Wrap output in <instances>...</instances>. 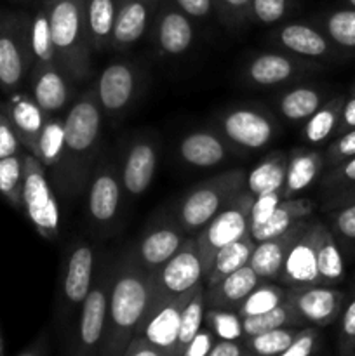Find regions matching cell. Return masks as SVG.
<instances>
[{"instance_id":"91938a15","label":"cell","mask_w":355,"mask_h":356,"mask_svg":"<svg viewBox=\"0 0 355 356\" xmlns=\"http://www.w3.org/2000/svg\"><path fill=\"white\" fill-rule=\"evenodd\" d=\"M352 129H355V94H352L350 97L345 99L343 108H341L340 125H338L336 136L352 131Z\"/></svg>"},{"instance_id":"9c48e42d","label":"cell","mask_w":355,"mask_h":356,"mask_svg":"<svg viewBox=\"0 0 355 356\" xmlns=\"http://www.w3.org/2000/svg\"><path fill=\"white\" fill-rule=\"evenodd\" d=\"M221 136L230 148L240 152L263 149L277 138V122L267 111L253 106H237L219 118Z\"/></svg>"},{"instance_id":"52a82bcc","label":"cell","mask_w":355,"mask_h":356,"mask_svg":"<svg viewBox=\"0 0 355 356\" xmlns=\"http://www.w3.org/2000/svg\"><path fill=\"white\" fill-rule=\"evenodd\" d=\"M23 211L42 238L54 242L59 236V207L40 160L24 153Z\"/></svg>"},{"instance_id":"2e32d148","label":"cell","mask_w":355,"mask_h":356,"mask_svg":"<svg viewBox=\"0 0 355 356\" xmlns=\"http://www.w3.org/2000/svg\"><path fill=\"white\" fill-rule=\"evenodd\" d=\"M141 75L132 63L117 61L101 70L94 89L101 111L110 117L124 113L134 103Z\"/></svg>"},{"instance_id":"e0dca14e","label":"cell","mask_w":355,"mask_h":356,"mask_svg":"<svg viewBox=\"0 0 355 356\" xmlns=\"http://www.w3.org/2000/svg\"><path fill=\"white\" fill-rule=\"evenodd\" d=\"M274 42L287 54L317 65L338 61L345 56L319 26L308 23H285L274 33Z\"/></svg>"},{"instance_id":"11a10c76","label":"cell","mask_w":355,"mask_h":356,"mask_svg":"<svg viewBox=\"0 0 355 356\" xmlns=\"http://www.w3.org/2000/svg\"><path fill=\"white\" fill-rule=\"evenodd\" d=\"M216 341L218 339L214 337L212 330L204 323V327L198 330V334L191 339V343L184 348L181 356H207L209 351L216 344Z\"/></svg>"},{"instance_id":"7402d4cb","label":"cell","mask_w":355,"mask_h":356,"mask_svg":"<svg viewBox=\"0 0 355 356\" xmlns=\"http://www.w3.org/2000/svg\"><path fill=\"white\" fill-rule=\"evenodd\" d=\"M157 146L152 139L139 138L131 143L122 167V186L131 198H138L153 183L157 170Z\"/></svg>"},{"instance_id":"4dcf8cb0","label":"cell","mask_w":355,"mask_h":356,"mask_svg":"<svg viewBox=\"0 0 355 356\" xmlns=\"http://www.w3.org/2000/svg\"><path fill=\"white\" fill-rule=\"evenodd\" d=\"M324 103H326L324 90L313 86H296L278 96L277 111L287 122H305Z\"/></svg>"},{"instance_id":"1f68e13d","label":"cell","mask_w":355,"mask_h":356,"mask_svg":"<svg viewBox=\"0 0 355 356\" xmlns=\"http://www.w3.org/2000/svg\"><path fill=\"white\" fill-rule=\"evenodd\" d=\"M86 2V24L93 51L104 52L111 49L117 3L115 0H84Z\"/></svg>"},{"instance_id":"ac0fdd59","label":"cell","mask_w":355,"mask_h":356,"mask_svg":"<svg viewBox=\"0 0 355 356\" xmlns=\"http://www.w3.org/2000/svg\"><path fill=\"white\" fill-rule=\"evenodd\" d=\"M319 68L317 63L305 61L287 52L268 51L251 58L244 66V80L249 86L275 87L292 82Z\"/></svg>"},{"instance_id":"f546056e","label":"cell","mask_w":355,"mask_h":356,"mask_svg":"<svg viewBox=\"0 0 355 356\" xmlns=\"http://www.w3.org/2000/svg\"><path fill=\"white\" fill-rule=\"evenodd\" d=\"M285 170H287V155L282 152L270 153L246 174V191L251 197L282 191Z\"/></svg>"},{"instance_id":"7a4b0ae2","label":"cell","mask_w":355,"mask_h":356,"mask_svg":"<svg viewBox=\"0 0 355 356\" xmlns=\"http://www.w3.org/2000/svg\"><path fill=\"white\" fill-rule=\"evenodd\" d=\"M103 111L94 90L80 94L65 117V156L56 169L59 188L79 193L87 186L93 163L100 152Z\"/></svg>"},{"instance_id":"e575fe53","label":"cell","mask_w":355,"mask_h":356,"mask_svg":"<svg viewBox=\"0 0 355 356\" xmlns=\"http://www.w3.org/2000/svg\"><path fill=\"white\" fill-rule=\"evenodd\" d=\"M254 245L256 243L253 242V238L246 236V238H240L237 242L228 243L223 249H219L218 254L214 256V261H212L211 271L205 277L204 285L216 284L221 278H225L226 275L247 266L251 259V254L254 250Z\"/></svg>"},{"instance_id":"680465c9","label":"cell","mask_w":355,"mask_h":356,"mask_svg":"<svg viewBox=\"0 0 355 356\" xmlns=\"http://www.w3.org/2000/svg\"><path fill=\"white\" fill-rule=\"evenodd\" d=\"M122 356H167V355H164L162 351L157 350L155 346H152L145 337L136 336L134 339L129 343V346L125 348L124 355Z\"/></svg>"},{"instance_id":"7dc6e473","label":"cell","mask_w":355,"mask_h":356,"mask_svg":"<svg viewBox=\"0 0 355 356\" xmlns=\"http://www.w3.org/2000/svg\"><path fill=\"white\" fill-rule=\"evenodd\" d=\"M338 351L340 356H355V296L343 306L340 315Z\"/></svg>"},{"instance_id":"681fc988","label":"cell","mask_w":355,"mask_h":356,"mask_svg":"<svg viewBox=\"0 0 355 356\" xmlns=\"http://www.w3.org/2000/svg\"><path fill=\"white\" fill-rule=\"evenodd\" d=\"M282 200H284V198H282V191H271V193L254 197L249 209V229L254 228V226L263 225L265 221H268Z\"/></svg>"},{"instance_id":"d6a6232c","label":"cell","mask_w":355,"mask_h":356,"mask_svg":"<svg viewBox=\"0 0 355 356\" xmlns=\"http://www.w3.org/2000/svg\"><path fill=\"white\" fill-rule=\"evenodd\" d=\"M345 97L336 96L327 99L315 113L303 122L301 138L308 145L317 146L326 143L333 136H336L338 125H340L341 108H343Z\"/></svg>"},{"instance_id":"db71d44e","label":"cell","mask_w":355,"mask_h":356,"mask_svg":"<svg viewBox=\"0 0 355 356\" xmlns=\"http://www.w3.org/2000/svg\"><path fill=\"white\" fill-rule=\"evenodd\" d=\"M216 2L226 23L240 24L251 17V0H216Z\"/></svg>"},{"instance_id":"8fae6325","label":"cell","mask_w":355,"mask_h":356,"mask_svg":"<svg viewBox=\"0 0 355 356\" xmlns=\"http://www.w3.org/2000/svg\"><path fill=\"white\" fill-rule=\"evenodd\" d=\"M155 277L157 296L160 298H176L194 291L204 282L200 256L195 236H187L180 250L167 261L164 266L153 273Z\"/></svg>"},{"instance_id":"83f0119b","label":"cell","mask_w":355,"mask_h":356,"mask_svg":"<svg viewBox=\"0 0 355 356\" xmlns=\"http://www.w3.org/2000/svg\"><path fill=\"white\" fill-rule=\"evenodd\" d=\"M326 159L324 153L317 149L296 148L287 156V170L282 186V198H296L303 191L308 190L317 177L322 174Z\"/></svg>"},{"instance_id":"be15d7a7","label":"cell","mask_w":355,"mask_h":356,"mask_svg":"<svg viewBox=\"0 0 355 356\" xmlns=\"http://www.w3.org/2000/svg\"><path fill=\"white\" fill-rule=\"evenodd\" d=\"M347 6L350 7V9H355V0H347Z\"/></svg>"},{"instance_id":"6da1fadb","label":"cell","mask_w":355,"mask_h":356,"mask_svg":"<svg viewBox=\"0 0 355 356\" xmlns=\"http://www.w3.org/2000/svg\"><path fill=\"white\" fill-rule=\"evenodd\" d=\"M155 277L129 254L113 264L108 320L100 356H122L138 336L155 299Z\"/></svg>"},{"instance_id":"f35d334b","label":"cell","mask_w":355,"mask_h":356,"mask_svg":"<svg viewBox=\"0 0 355 356\" xmlns=\"http://www.w3.org/2000/svg\"><path fill=\"white\" fill-rule=\"evenodd\" d=\"M285 299H287V289L284 285L275 284V282L261 280L258 284V287L237 308V313H239L240 318L256 316L261 315V313L271 312L278 305H282Z\"/></svg>"},{"instance_id":"d4e9b609","label":"cell","mask_w":355,"mask_h":356,"mask_svg":"<svg viewBox=\"0 0 355 356\" xmlns=\"http://www.w3.org/2000/svg\"><path fill=\"white\" fill-rule=\"evenodd\" d=\"M308 219L298 222L294 228L287 229L282 235L275 236V238L265 240L254 245L253 254H251L249 266L253 268L254 273L265 282H277L278 275H281L282 264H284L285 257H287L289 250H291L292 243L298 240L301 235L305 225Z\"/></svg>"},{"instance_id":"816d5d0a","label":"cell","mask_w":355,"mask_h":356,"mask_svg":"<svg viewBox=\"0 0 355 356\" xmlns=\"http://www.w3.org/2000/svg\"><path fill=\"white\" fill-rule=\"evenodd\" d=\"M320 344L319 327H303L289 348L278 356H313Z\"/></svg>"},{"instance_id":"4fadbf2b","label":"cell","mask_w":355,"mask_h":356,"mask_svg":"<svg viewBox=\"0 0 355 356\" xmlns=\"http://www.w3.org/2000/svg\"><path fill=\"white\" fill-rule=\"evenodd\" d=\"M124 197L122 177L111 162H101L87 183V216L97 228H110L118 219Z\"/></svg>"},{"instance_id":"f6af8a7d","label":"cell","mask_w":355,"mask_h":356,"mask_svg":"<svg viewBox=\"0 0 355 356\" xmlns=\"http://www.w3.org/2000/svg\"><path fill=\"white\" fill-rule=\"evenodd\" d=\"M329 229L341 250L355 249V204L331 209Z\"/></svg>"},{"instance_id":"484cf974","label":"cell","mask_w":355,"mask_h":356,"mask_svg":"<svg viewBox=\"0 0 355 356\" xmlns=\"http://www.w3.org/2000/svg\"><path fill=\"white\" fill-rule=\"evenodd\" d=\"M181 160L187 165L197 169H212L228 159L230 145L223 136L212 131H194L188 132L178 146Z\"/></svg>"},{"instance_id":"6f0895ef","label":"cell","mask_w":355,"mask_h":356,"mask_svg":"<svg viewBox=\"0 0 355 356\" xmlns=\"http://www.w3.org/2000/svg\"><path fill=\"white\" fill-rule=\"evenodd\" d=\"M207 356H253L242 341H216Z\"/></svg>"},{"instance_id":"d590c367","label":"cell","mask_w":355,"mask_h":356,"mask_svg":"<svg viewBox=\"0 0 355 356\" xmlns=\"http://www.w3.org/2000/svg\"><path fill=\"white\" fill-rule=\"evenodd\" d=\"M320 30L345 54H355V9H334L320 17Z\"/></svg>"},{"instance_id":"9f6ffc18","label":"cell","mask_w":355,"mask_h":356,"mask_svg":"<svg viewBox=\"0 0 355 356\" xmlns=\"http://www.w3.org/2000/svg\"><path fill=\"white\" fill-rule=\"evenodd\" d=\"M174 6L180 7L188 17L202 19L207 17L212 10V0H173Z\"/></svg>"},{"instance_id":"5bb4252c","label":"cell","mask_w":355,"mask_h":356,"mask_svg":"<svg viewBox=\"0 0 355 356\" xmlns=\"http://www.w3.org/2000/svg\"><path fill=\"white\" fill-rule=\"evenodd\" d=\"M287 302L299 325L322 329L340 318L345 306V292L327 285L287 289Z\"/></svg>"},{"instance_id":"ab89813d","label":"cell","mask_w":355,"mask_h":356,"mask_svg":"<svg viewBox=\"0 0 355 356\" xmlns=\"http://www.w3.org/2000/svg\"><path fill=\"white\" fill-rule=\"evenodd\" d=\"M24 153L0 159V195L14 209H23Z\"/></svg>"},{"instance_id":"c3c4849f","label":"cell","mask_w":355,"mask_h":356,"mask_svg":"<svg viewBox=\"0 0 355 356\" xmlns=\"http://www.w3.org/2000/svg\"><path fill=\"white\" fill-rule=\"evenodd\" d=\"M289 10V0H251V17L260 24H277Z\"/></svg>"},{"instance_id":"60d3db41","label":"cell","mask_w":355,"mask_h":356,"mask_svg":"<svg viewBox=\"0 0 355 356\" xmlns=\"http://www.w3.org/2000/svg\"><path fill=\"white\" fill-rule=\"evenodd\" d=\"M303 327H281L253 337H244L242 343L253 356H278L289 348Z\"/></svg>"},{"instance_id":"44dd1931","label":"cell","mask_w":355,"mask_h":356,"mask_svg":"<svg viewBox=\"0 0 355 356\" xmlns=\"http://www.w3.org/2000/svg\"><path fill=\"white\" fill-rule=\"evenodd\" d=\"M155 45L160 56H183L195 40V28L190 17L176 6H167L157 13Z\"/></svg>"},{"instance_id":"836d02e7","label":"cell","mask_w":355,"mask_h":356,"mask_svg":"<svg viewBox=\"0 0 355 356\" xmlns=\"http://www.w3.org/2000/svg\"><path fill=\"white\" fill-rule=\"evenodd\" d=\"M317 266H319L320 285L336 287L345 280L343 250L331 233L329 226L324 225L317 247Z\"/></svg>"},{"instance_id":"30bf717a","label":"cell","mask_w":355,"mask_h":356,"mask_svg":"<svg viewBox=\"0 0 355 356\" xmlns=\"http://www.w3.org/2000/svg\"><path fill=\"white\" fill-rule=\"evenodd\" d=\"M30 66H33L30 24L3 17L0 19V87L7 94L19 89Z\"/></svg>"},{"instance_id":"7bdbcfd3","label":"cell","mask_w":355,"mask_h":356,"mask_svg":"<svg viewBox=\"0 0 355 356\" xmlns=\"http://www.w3.org/2000/svg\"><path fill=\"white\" fill-rule=\"evenodd\" d=\"M30 47L33 65H58L47 10H38L30 23Z\"/></svg>"},{"instance_id":"9a60e30c","label":"cell","mask_w":355,"mask_h":356,"mask_svg":"<svg viewBox=\"0 0 355 356\" xmlns=\"http://www.w3.org/2000/svg\"><path fill=\"white\" fill-rule=\"evenodd\" d=\"M194 291L176 296V298H160L155 294L152 308H150L138 336L145 337L152 346L162 351L164 355L174 356L178 334H180L181 313Z\"/></svg>"},{"instance_id":"6125c7cd","label":"cell","mask_w":355,"mask_h":356,"mask_svg":"<svg viewBox=\"0 0 355 356\" xmlns=\"http://www.w3.org/2000/svg\"><path fill=\"white\" fill-rule=\"evenodd\" d=\"M17 356H45V341H37L33 346H30L28 350H24L23 353H19Z\"/></svg>"},{"instance_id":"5b68a950","label":"cell","mask_w":355,"mask_h":356,"mask_svg":"<svg viewBox=\"0 0 355 356\" xmlns=\"http://www.w3.org/2000/svg\"><path fill=\"white\" fill-rule=\"evenodd\" d=\"M111 275L113 264H103L96 270L93 287L77 316L68 356H100L106 332Z\"/></svg>"},{"instance_id":"f5cc1de1","label":"cell","mask_w":355,"mask_h":356,"mask_svg":"<svg viewBox=\"0 0 355 356\" xmlns=\"http://www.w3.org/2000/svg\"><path fill=\"white\" fill-rule=\"evenodd\" d=\"M21 153V141L7 115L6 104H0V159Z\"/></svg>"},{"instance_id":"94428289","label":"cell","mask_w":355,"mask_h":356,"mask_svg":"<svg viewBox=\"0 0 355 356\" xmlns=\"http://www.w3.org/2000/svg\"><path fill=\"white\" fill-rule=\"evenodd\" d=\"M347 204H355V184L354 186L347 188V190L340 191V193L327 197L326 205H324V207L334 209V207H340V205H347Z\"/></svg>"},{"instance_id":"3957f363","label":"cell","mask_w":355,"mask_h":356,"mask_svg":"<svg viewBox=\"0 0 355 356\" xmlns=\"http://www.w3.org/2000/svg\"><path fill=\"white\" fill-rule=\"evenodd\" d=\"M49 24L56 63L73 83L86 82L90 76V45L86 24L84 0H49Z\"/></svg>"},{"instance_id":"7c38bea8","label":"cell","mask_w":355,"mask_h":356,"mask_svg":"<svg viewBox=\"0 0 355 356\" xmlns=\"http://www.w3.org/2000/svg\"><path fill=\"white\" fill-rule=\"evenodd\" d=\"M322 226V221L308 219L303 233L292 243L277 280L285 289H305L312 287V285H320L317 247H319Z\"/></svg>"},{"instance_id":"4316f807","label":"cell","mask_w":355,"mask_h":356,"mask_svg":"<svg viewBox=\"0 0 355 356\" xmlns=\"http://www.w3.org/2000/svg\"><path fill=\"white\" fill-rule=\"evenodd\" d=\"M261 278L247 266L226 275L212 285H205V308L235 309L242 305L244 299L258 287Z\"/></svg>"},{"instance_id":"f1b7e54d","label":"cell","mask_w":355,"mask_h":356,"mask_svg":"<svg viewBox=\"0 0 355 356\" xmlns=\"http://www.w3.org/2000/svg\"><path fill=\"white\" fill-rule=\"evenodd\" d=\"M313 209H315V205L308 198H284L268 221L249 229V236L254 243L275 238L287 229L294 228L298 222L312 218Z\"/></svg>"},{"instance_id":"cb8c5ba5","label":"cell","mask_w":355,"mask_h":356,"mask_svg":"<svg viewBox=\"0 0 355 356\" xmlns=\"http://www.w3.org/2000/svg\"><path fill=\"white\" fill-rule=\"evenodd\" d=\"M155 3L157 0H122L111 35L113 51H125L145 37Z\"/></svg>"},{"instance_id":"277c9868","label":"cell","mask_w":355,"mask_h":356,"mask_svg":"<svg viewBox=\"0 0 355 356\" xmlns=\"http://www.w3.org/2000/svg\"><path fill=\"white\" fill-rule=\"evenodd\" d=\"M246 190V170L233 169L191 188L176 209V222L187 236H195L233 198Z\"/></svg>"},{"instance_id":"8d00e7d4","label":"cell","mask_w":355,"mask_h":356,"mask_svg":"<svg viewBox=\"0 0 355 356\" xmlns=\"http://www.w3.org/2000/svg\"><path fill=\"white\" fill-rule=\"evenodd\" d=\"M65 156V118L59 115L45 118L38 138L37 159L45 170H56Z\"/></svg>"},{"instance_id":"ba28073f","label":"cell","mask_w":355,"mask_h":356,"mask_svg":"<svg viewBox=\"0 0 355 356\" xmlns=\"http://www.w3.org/2000/svg\"><path fill=\"white\" fill-rule=\"evenodd\" d=\"M96 252L87 242H77L70 249L59 282V320L70 325V320L80 312L96 278Z\"/></svg>"},{"instance_id":"d6986e66","label":"cell","mask_w":355,"mask_h":356,"mask_svg":"<svg viewBox=\"0 0 355 356\" xmlns=\"http://www.w3.org/2000/svg\"><path fill=\"white\" fill-rule=\"evenodd\" d=\"M73 82L58 65H33L31 97L47 117L59 115L73 99Z\"/></svg>"},{"instance_id":"8992f818","label":"cell","mask_w":355,"mask_h":356,"mask_svg":"<svg viewBox=\"0 0 355 356\" xmlns=\"http://www.w3.org/2000/svg\"><path fill=\"white\" fill-rule=\"evenodd\" d=\"M253 200L254 197L244 190L195 235L204 280L219 249L249 236V209Z\"/></svg>"},{"instance_id":"603a6c76","label":"cell","mask_w":355,"mask_h":356,"mask_svg":"<svg viewBox=\"0 0 355 356\" xmlns=\"http://www.w3.org/2000/svg\"><path fill=\"white\" fill-rule=\"evenodd\" d=\"M6 110L10 118V124H13L14 131L19 138L21 146L28 153L37 156L38 138H40L42 127H44L47 115L35 103L31 94L19 92V90H14V92L9 94Z\"/></svg>"},{"instance_id":"ee69618b","label":"cell","mask_w":355,"mask_h":356,"mask_svg":"<svg viewBox=\"0 0 355 356\" xmlns=\"http://www.w3.org/2000/svg\"><path fill=\"white\" fill-rule=\"evenodd\" d=\"M204 323L218 341H242V318L235 309L205 308Z\"/></svg>"},{"instance_id":"b9f144b4","label":"cell","mask_w":355,"mask_h":356,"mask_svg":"<svg viewBox=\"0 0 355 356\" xmlns=\"http://www.w3.org/2000/svg\"><path fill=\"white\" fill-rule=\"evenodd\" d=\"M281 327H301L287 299L282 305H278L277 308L271 309V312L242 318L244 337H253L258 336V334L268 332V330L281 329Z\"/></svg>"},{"instance_id":"e7e4bbea","label":"cell","mask_w":355,"mask_h":356,"mask_svg":"<svg viewBox=\"0 0 355 356\" xmlns=\"http://www.w3.org/2000/svg\"><path fill=\"white\" fill-rule=\"evenodd\" d=\"M352 94H355V86H354V90H352Z\"/></svg>"},{"instance_id":"ffe728a7","label":"cell","mask_w":355,"mask_h":356,"mask_svg":"<svg viewBox=\"0 0 355 356\" xmlns=\"http://www.w3.org/2000/svg\"><path fill=\"white\" fill-rule=\"evenodd\" d=\"M184 238L187 235L178 222H162L143 236L131 256L143 270L155 273L180 250Z\"/></svg>"},{"instance_id":"74e56055","label":"cell","mask_w":355,"mask_h":356,"mask_svg":"<svg viewBox=\"0 0 355 356\" xmlns=\"http://www.w3.org/2000/svg\"><path fill=\"white\" fill-rule=\"evenodd\" d=\"M204 316H205V285L204 282L195 287L191 292L190 299L184 305L183 313H181V323H180V334H178V344L174 356H181L184 348L191 343L198 330L204 327Z\"/></svg>"},{"instance_id":"f907efd6","label":"cell","mask_w":355,"mask_h":356,"mask_svg":"<svg viewBox=\"0 0 355 356\" xmlns=\"http://www.w3.org/2000/svg\"><path fill=\"white\" fill-rule=\"evenodd\" d=\"M355 156V129L343 132V134L336 136L334 141L327 146L324 159H326V165H338V163L345 162V160Z\"/></svg>"},{"instance_id":"bcb514c9","label":"cell","mask_w":355,"mask_h":356,"mask_svg":"<svg viewBox=\"0 0 355 356\" xmlns=\"http://www.w3.org/2000/svg\"><path fill=\"white\" fill-rule=\"evenodd\" d=\"M322 188L326 191L327 197L336 195L340 191L347 190V188L355 184V156L345 160V162L338 163V165L331 167L329 172L322 177Z\"/></svg>"}]
</instances>
